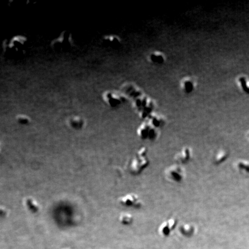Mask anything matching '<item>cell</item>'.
<instances>
[{
    "mask_svg": "<svg viewBox=\"0 0 249 249\" xmlns=\"http://www.w3.org/2000/svg\"><path fill=\"white\" fill-rule=\"evenodd\" d=\"M147 150L145 147L140 149L136 153L130 165V171L133 175L140 174L149 164Z\"/></svg>",
    "mask_w": 249,
    "mask_h": 249,
    "instance_id": "obj_1",
    "label": "cell"
},
{
    "mask_svg": "<svg viewBox=\"0 0 249 249\" xmlns=\"http://www.w3.org/2000/svg\"><path fill=\"white\" fill-rule=\"evenodd\" d=\"M137 132L138 137L141 140L153 141L157 138L159 129L157 128L147 120L140 125L138 128Z\"/></svg>",
    "mask_w": 249,
    "mask_h": 249,
    "instance_id": "obj_2",
    "label": "cell"
},
{
    "mask_svg": "<svg viewBox=\"0 0 249 249\" xmlns=\"http://www.w3.org/2000/svg\"><path fill=\"white\" fill-rule=\"evenodd\" d=\"M185 169L182 165L173 164L165 169L164 175L166 179L175 183H179L184 179L185 177Z\"/></svg>",
    "mask_w": 249,
    "mask_h": 249,
    "instance_id": "obj_3",
    "label": "cell"
},
{
    "mask_svg": "<svg viewBox=\"0 0 249 249\" xmlns=\"http://www.w3.org/2000/svg\"><path fill=\"white\" fill-rule=\"evenodd\" d=\"M118 202L121 206L134 209H140L143 206V202L134 193H130L120 197Z\"/></svg>",
    "mask_w": 249,
    "mask_h": 249,
    "instance_id": "obj_4",
    "label": "cell"
},
{
    "mask_svg": "<svg viewBox=\"0 0 249 249\" xmlns=\"http://www.w3.org/2000/svg\"><path fill=\"white\" fill-rule=\"evenodd\" d=\"M135 106L139 110L140 116L146 117L151 115V111L153 108V104L150 102L148 98L144 97L139 98L136 101Z\"/></svg>",
    "mask_w": 249,
    "mask_h": 249,
    "instance_id": "obj_5",
    "label": "cell"
},
{
    "mask_svg": "<svg viewBox=\"0 0 249 249\" xmlns=\"http://www.w3.org/2000/svg\"><path fill=\"white\" fill-rule=\"evenodd\" d=\"M177 222L176 220L174 218L164 221L159 228V233L162 237H169L175 228Z\"/></svg>",
    "mask_w": 249,
    "mask_h": 249,
    "instance_id": "obj_6",
    "label": "cell"
},
{
    "mask_svg": "<svg viewBox=\"0 0 249 249\" xmlns=\"http://www.w3.org/2000/svg\"><path fill=\"white\" fill-rule=\"evenodd\" d=\"M192 157V149L189 147H184L179 152L176 154L175 160L177 164L184 165L189 162Z\"/></svg>",
    "mask_w": 249,
    "mask_h": 249,
    "instance_id": "obj_7",
    "label": "cell"
},
{
    "mask_svg": "<svg viewBox=\"0 0 249 249\" xmlns=\"http://www.w3.org/2000/svg\"><path fill=\"white\" fill-rule=\"evenodd\" d=\"M106 97L108 104L113 108L119 106L125 101L123 97L112 92L108 93Z\"/></svg>",
    "mask_w": 249,
    "mask_h": 249,
    "instance_id": "obj_8",
    "label": "cell"
},
{
    "mask_svg": "<svg viewBox=\"0 0 249 249\" xmlns=\"http://www.w3.org/2000/svg\"><path fill=\"white\" fill-rule=\"evenodd\" d=\"M235 167L236 170L244 174H249V161L244 160H240L236 162Z\"/></svg>",
    "mask_w": 249,
    "mask_h": 249,
    "instance_id": "obj_9",
    "label": "cell"
},
{
    "mask_svg": "<svg viewBox=\"0 0 249 249\" xmlns=\"http://www.w3.org/2000/svg\"><path fill=\"white\" fill-rule=\"evenodd\" d=\"M229 157V152L228 150L222 149L217 153L214 157V163L216 164H220L227 160Z\"/></svg>",
    "mask_w": 249,
    "mask_h": 249,
    "instance_id": "obj_10",
    "label": "cell"
},
{
    "mask_svg": "<svg viewBox=\"0 0 249 249\" xmlns=\"http://www.w3.org/2000/svg\"><path fill=\"white\" fill-rule=\"evenodd\" d=\"M119 221L124 226H130L134 222V217L133 215L129 213H122L119 216Z\"/></svg>",
    "mask_w": 249,
    "mask_h": 249,
    "instance_id": "obj_11",
    "label": "cell"
},
{
    "mask_svg": "<svg viewBox=\"0 0 249 249\" xmlns=\"http://www.w3.org/2000/svg\"><path fill=\"white\" fill-rule=\"evenodd\" d=\"M149 59L152 62L156 64L163 63L165 61V57L161 53L155 52L149 55Z\"/></svg>",
    "mask_w": 249,
    "mask_h": 249,
    "instance_id": "obj_12",
    "label": "cell"
},
{
    "mask_svg": "<svg viewBox=\"0 0 249 249\" xmlns=\"http://www.w3.org/2000/svg\"><path fill=\"white\" fill-rule=\"evenodd\" d=\"M183 89L184 92L187 93L191 92L193 89V83L190 80H187L183 84Z\"/></svg>",
    "mask_w": 249,
    "mask_h": 249,
    "instance_id": "obj_13",
    "label": "cell"
},
{
    "mask_svg": "<svg viewBox=\"0 0 249 249\" xmlns=\"http://www.w3.org/2000/svg\"><path fill=\"white\" fill-rule=\"evenodd\" d=\"M179 231L182 235L184 236H188L191 232V228L189 226L184 225L179 228Z\"/></svg>",
    "mask_w": 249,
    "mask_h": 249,
    "instance_id": "obj_14",
    "label": "cell"
},
{
    "mask_svg": "<svg viewBox=\"0 0 249 249\" xmlns=\"http://www.w3.org/2000/svg\"><path fill=\"white\" fill-rule=\"evenodd\" d=\"M242 88L243 90L247 93H249V88L246 85V80L244 77H242L239 79Z\"/></svg>",
    "mask_w": 249,
    "mask_h": 249,
    "instance_id": "obj_15",
    "label": "cell"
},
{
    "mask_svg": "<svg viewBox=\"0 0 249 249\" xmlns=\"http://www.w3.org/2000/svg\"><path fill=\"white\" fill-rule=\"evenodd\" d=\"M246 138H247V139H248V140H249V130L248 131V132H247V133H246Z\"/></svg>",
    "mask_w": 249,
    "mask_h": 249,
    "instance_id": "obj_16",
    "label": "cell"
}]
</instances>
